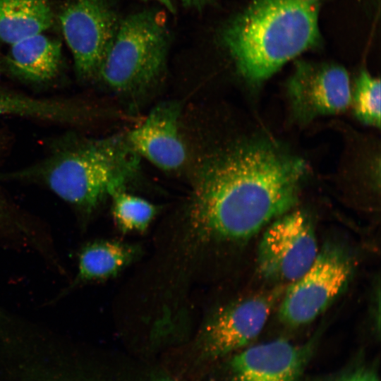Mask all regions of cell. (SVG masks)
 <instances>
[{"instance_id": "6da1fadb", "label": "cell", "mask_w": 381, "mask_h": 381, "mask_svg": "<svg viewBox=\"0 0 381 381\" xmlns=\"http://www.w3.org/2000/svg\"><path fill=\"white\" fill-rule=\"evenodd\" d=\"M307 169L302 159L262 138L215 152L200 167L180 213L162 226L171 262L193 277L212 274L224 250L296 205Z\"/></svg>"}, {"instance_id": "7a4b0ae2", "label": "cell", "mask_w": 381, "mask_h": 381, "mask_svg": "<svg viewBox=\"0 0 381 381\" xmlns=\"http://www.w3.org/2000/svg\"><path fill=\"white\" fill-rule=\"evenodd\" d=\"M322 0H254L224 28L222 41L238 72L262 82L318 46Z\"/></svg>"}, {"instance_id": "3957f363", "label": "cell", "mask_w": 381, "mask_h": 381, "mask_svg": "<svg viewBox=\"0 0 381 381\" xmlns=\"http://www.w3.org/2000/svg\"><path fill=\"white\" fill-rule=\"evenodd\" d=\"M138 155L116 138L86 141L52 158L44 171L51 190L85 212L123 188L136 168Z\"/></svg>"}, {"instance_id": "277c9868", "label": "cell", "mask_w": 381, "mask_h": 381, "mask_svg": "<svg viewBox=\"0 0 381 381\" xmlns=\"http://www.w3.org/2000/svg\"><path fill=\"white\" fill-rule=\"evenodd\" d=\"M168 47V30L160 13H132L119 21L97 76L118 92L143 90L162 73Z\"/></svg>"}, {"instance_id": "5b68a950", "label": "cell", "mask_w": 381, "mask_h": 381, "mask_svg": "<svg viewBox=\"0 0 381 381\" xmlns=\"http://www.w3.org/2000/svg\"><path fill=\"white\" fill-rule=\"evenodd\" d=\"M353 267L347 248L326 242L308 270L286 289L279 308L281 322L291 327L311 322L343 292Z\"/></svg>"}, {"instance_id": "8992f818", "label": "cell", "mask_w": 381, "mask_h": 381, "mask_svg": "<svg viewBox=\"0 0 381 381\" xmlns=\"http://www.w3.org/2000/svg\"><path fill=\"white\" fill-rule=\"evenodd\" d=\"M265 229L257 249V268L265 279L289 282L311 266L320 248L315 226L302 210L288 212Z\"/></svg>"}, {"instance_id": "52a82bcc", "label": "cell", "mask_w": 381, "mask_h": 381, "mask_svg": "<svg viewBox=\"0 0 381 381\" xmlns=\"http://www.w3.org/2000/svg\"><path fill=\"white\" fill-rule=\"evenodd\" d=\"M59 18L77 74L97 76L120 21L109 0H67Z\"/></svg>"}, {"instance_id": "ba28073f", "label": "cell", "mask_w": 381, "mask_h": 381, "mask_svg": "<svg viewBox=\"0 0 381 381\" xmlns=\"http://www.w3.org/2000/svg\"><path fill=\"white\" fill-rule=\"evenodd\" d=\"M276 294L250 296L204 313L198 340L202 351L210 356H223L251 342L264 328Z\"/></svg>"}, {"instance_id": "9c48e42d", "label": "cell", "mask_w": 381, "mask_h": 381, "mask_svg": "<svg viewBox=\"0 0 381 381\" xmlns=\"http://www.w3.org/2000/svg\"><path fill=\"white\" fill-rule=\"evenodd\" d=\"M287 95L291 113L301 122L345 111L351 103L347 71L335 64L301 62L289 79Z\"/></svg>"}, {"instance_id": "30bf717a", "label": "cell", "mask_w": 381, "mask_h": 381, "mask_svg": "<svg viewBox=\"0 0 381 381\" xmlns=\"http://www.w3.org/2000/svg\"><path fill=\"white\" fill-rule=\"evenodd\" d=\"M314 340L294 344L279 339L250 346L231 361L235 381H301Z\"/></svg>"}, {"instance_id": "8fae6325", "label": "cell", "mask_w": 381, "mask_h": 381, "mask_svg": "<svg viewBox=\"0 0 381 381\" xmlns=\"http://www.w3.org/2000/svg\"><path fill=\"white\" fill-rule=\"evenodd\" d=\"M180 106L164 102L155 106L143 122L127 136L132 150L157 167L173 171L186 159V150L179 129Z\"/></svg>"}, {"instance_id": "7c38bea8", "label": "cell", "mask_w": 381, "mask_h": 381, "mask_svg": "<svg viewBox=\"0 0 381 381\" xmlns=\"http://www.w3.org/2000/svg\"><path fill=\"white\" fill-rule=\"evenodd\" d=\"M6 61L8 68L20 78L47 81L59 70L61 44L44 32L36 34L9 45Z\"/></svg>"}, {"instance_id": "4fadbf2b", "label": "cell", "mask_w": 381, "mask_h": 381, "mask_svg": "<svg viewBox=\"0 0 381 381\" xmlns=\"http://www.w3.org/2000/svg\"><path fill=\"white\" fill-rule=\"evenodd\" d=\"M141 248L116 240H99L86 244L78 255L73 284L116 277L138 260Z\"/></svg>"}, {"instance_id": "5bb4252c", "label": "cell", "mask_w": 381, "mask_h": 381, "mask_svg": "<svg viewBox=\"0 0 381 381\" xmlns=\"http://www.w3.org/2000/svg\"><path fill=\"white\" fill-rule=\"evenodd\" d=\"M54 23L47 0H0V41L11 45L45 32Z\"/></svg>"}, {"instance_id": "9a60e30c", "label": "cell", "mask_w": 381, "mask_h": 381, "mask_svg": "<svg viewBox=\"0 0 381 381\" xmlns=\"http://www.w3.org/2000/svg\"><path fill=\"white\" fill-rule=\"evenodd\" d=\"M111 198L114 220L123 233L146 231L158 212L155 204L123 190L115 192Z\"/></svg>"}, {"instance_id": "2e32d148", "label": "cell", "mask_w": 381, "mask_h": 381, "mask_svg": "<svg viewBox=\"0 0 381 381\" xmlns=\"http://www.w3.org/2000/svg\"><path fill=\"white\" fill-rule=\"evenodd\" d=\"M351 101L356 118L369 126H380V81L362 71L356 82Z\"/></svg>"}, {"instance_id": "e0dca14e", "label": "cell", "mask_w": 381, "mask_h": 381, "mask_svg": "<svg viewBox=\"0 0 381 381\" xmlns=\"http://www.w3.org/2000/svg\"><path fill=\"white\" fill-rule=\"evenodd\" d=\"M28 108L27 99L0 90V114L24 115Z\"/></svg>"}, {"instance_id": "ac0fdd59", "label": "cell", "mask_w": 381, "mask_h": 381, "mask_svg": "<svg viewBox=\"0 0 381 381\" xmlns=\"http://www.w3.org/2000/svg\"><path fill=\"white\" fill-rule=\"evenodd\" d=\"M338 381H379V380L373 373L365 370H358L341 378Z\"/></svg>"}, {"instance_id": "d6986e66", "label": "cell", "mask_w": 381, "mask_h": 381, "mask_svg": "<svg viewBox=\"0 0 381 381\" xmlns=\"http://www.w3.org/2000/svg\"><path fill=\"white\" fill-rule=\"evenodd\" d=\"M186 6L193 8H200L205 5L210 0H180Z\"/></svg>"}, {"instance_id": "ffe728a7", "label": "cell", "mask_w": 381, "mask_h": 381, "mask_svg": "<svg viewBox=\"0 0 381 381\" xmlns=\"http://www.w3.org/2000/svg\"><path fill=\"white\" fill-rule=\"evenodd\" d=\"M150 1H157L158 3L164 6L166 8H167L169 12H171V13L175 12L174 5L173 2L171 1V0H150Z\"/></svg>"}, {"instance_id": "44dd1931", "label": "cell", "mask_w": 381, "mask_h": 381, "mask_svg": "<svg viewBox=\"0 0 381 381\" xmlns=\"http://www.w3.org/2000/svg\"><path fill=\"white\" fill-rule=\"evenodd\" d=\"M157 381H169V380H157Z\"/></svg>"}]
</instances>
